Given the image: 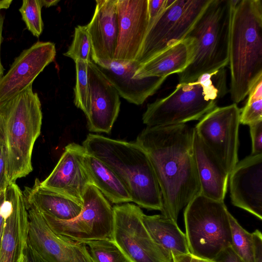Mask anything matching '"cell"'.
<instances>
[{
	"mask_svg": "<svg viewBox=\"0 0 262 262\" xmlns=\"http://www.w3.org/2000/svg\"><path fill=\"white\" fill-rule=\"evenodd\" d=\"M193 134L186 124L146 126L136 141L147 153L158 181L161 214L177 223L180 211L200 193Z\"/></svg>",
	"mask_w": 262,
	"mask_h": 262,
	"instance_id": "obj_1",
	"label": "cell"
},
{
	"mask_svg": "<svg viewBox=\"0 0 262 262\" xmlns=\"http://www.w3.org/2000/svg\"><path fill=\"white\" fill-rule=\"evenodd\" d=\"M82 146L87 154L116 173L133 202L148 210L162 211V195L156 176L147 153L137 142L89 134Z\"/></svg>",
	"mask_w": 262,
	"mask_h": 262,
	"instance_id": "obj_2",
	"label": "cell"
},
{
	"mask_svg": "<svg viewBox=\"0 0 262 262\" xmlns=\"http://www.w3.org/2000/svg\"><path fill=\"white\" fill-rule=\"evenodd\" d=\"M229 47L231 99L243 101L262 75V3L260 0H230Z\"/></svg>",
	"mask_w": 262,
	"mask_h": 262,
	"instance_id": "obj_3",
	"label": "cell"
},
{
	"mask_svg": "<svg viewBox=\"0 0 262 262\" xmlns=\"http://www.w3.org/2000/svg\"><path fill=\"white\" fill-rule=\"evenodd\" d=\"M42 119L41 102L32 84L0 103V141L5 150L9 183L33 170L32 151Z\"/></svg>",
	"mask_w": 262,
	"mask_h": 262,
	"instance_id": "obj_4",
	"label": "cell"
},
{
	"mask_svg": "<svg viewBox=\"0 0 262 262\" xmlns=\"http://www.w3.org/2000/svg\"><path fill=\"white\" fill-rule=\"evenodd\" d=\"M228 92L225 68L204 74L194 81L179 83L168 95L148 104L143 122L156 127L200 120Z\"/></svg>",
	"mask_w": 262,
	"mask_h": 262,
	"instance_id": "obj_5",
	"label": "cell"
},
{
	"mask_svg": "<svg viewBox=\"0 0 262 262\" xmlns=\"http://www.w3.org/2000/svg\"><path fill=\"white\" fill-rule=\"evenodd\" d=\"M231 15L230 0H210L186 36L193 39L194 52L190 64L178 74L180 83L228 65Z\"/></svg>",
	"mask_w": 262,
	"mask_h": 262,
	"instance_id": "obj_6",
	"label": "cell"
},
{
	"mask_svg": "<svg viewBox=\"0 0 262 262\" xmlns=\"http://www.w3.org/2000/svg\"><path fill=\"white\" fill-rule=\"evenodd\" d=\"M229 213L224 201L201 193L187 205L184 212L185 235L192 255L213 261L231 247Z\"/></svg>",
	"mask_w": 262,
	"mask_h": 262,
	"instance_id": "obj_7",
	"label": "cell"
},
{
	"mask_svg": "<svg viewBox=\"0 0 262 262\" xmlns=\"http://www.w3.org/2000/svg\"><path fill=\"white\" fill-rule=\"evenodd\" d=\"M210 0H166L163 10L148 27L135 60L140 65L184 39Z\"/></svg>",
	"mask_w": 262,
	"mask_h": 262,
	"instance_id": "obj_8",
	"label": "cell"
},
{
	"mask_svg": "<svg viewBox=\"0 0 262 262\" xmlns=\"http://www.w3.org/2000/svg\"><path fill=\"white\" fill-rule=\"evenodd\" d=\"M80 213L74 219L60 220L41 213L51 229L56 234L85 243L95 240L112 241L113 208L93 184L86 188Z\"/></svg>",
	"mask_w": 262,
	"mask_h": 262,
	"instance_id": "obj_9",
	"label": "cell"
},
{
	"mask_svg": "<svg viewBox=\"0 0 262 262\" xmlns=\"http://www.w3.org/2000/svg\"><path fill=\"white\" fill-rule=\"evenodd\" d=\"M112 241L128 262H172L171 255L157 244L145 227L141 208L126 203L113 207Z\"/></svg>",
	"mask_w": 262,
	"mask_h": 262,
	"instance_id": "obj_10",
	"label": "cell"
},
{
	"mask_svg": "<svg viewBox=\"0 0 262 262\" xmlns=\"http://www.w3.org/2000/svg\"><path fill=\"white\" fill-rule=\"evenodd\" d=\"M241 109L237 104L215 107L204 115L194 129L229 173L238 161Z\"/></svg>",
	"mask_w": 262,
	"mask_h": 262,
	"instance_id": "obj_11",
	"label": "cell"
},
{
	"mask_svg": "<svg viewBox=\"0 0 262 262\" xmlns=\"http://www.w3.org/2000/svg\"><path fill=\"white\" fill-rule=\"evenodd\" d=\"M26 208L27 241L42 258L48 262H93L85 244L56 234L37 208Z\"/></svg>",
	"mask_w": 262,
	"mask_h": 262,
	"instance_id": "obj_12",
	"label": "cell"
},
{
	"mask_svg": "<svg viewBox=\"0 0 262 262\" xmlns=\"http://www.w3.org/2000/svg\"><path fill=\"white\" fill-rule=\"evenodd\" d=\"M55 45L38 41L14 59L0 79V103L14 97L33 82L56 56Z\"/></svg>",
	"mask_w": 262,
	"mask_h": 262,
	"instance_id": "obj_13",
	"label": "cell"
},
{
	"mask_svg": "<svg viewBox=\"0 0 262 262\" xmlns=\"http://www.w3.org/2000/svg\"><path fill=\"white\" fill-rule=\"evenodd\" d=\"M118 36L114 61L136 59L149 25L148 0H117Z\"/></svg>",
	"mask_w": 262,
	"mask_h": 262,
	"instance_id": "obj_14",
	"label": "cell"
},
{
	"mask_svg": "<svg viewBox=\"0 0 262 262\" xmlns=\"http://www.w3.org/2000/svg\"><path fill=\"white\" fill-rule=\"evenodd\" d=\"M232 204L262 219V154L238 161L229 173Z\"/></svg>",
	"mask_w": 262,
	"mask_h": 262,
	"instance_id": "obj_15",
	"label": "cell"
},
{
	"mask_svg": "<svg viewBox=\"0 0 262 262\" xmlns=\"http://www.w3.org/2000/svg\"><path fill=\"white\" fill-rule=\"evenodd\" d=\"M90 112L86 118L88 129L110 134L120 111V96L115 88L92 60L88 62Z\"/></svg>",
	"mask_w": 262,
	"mask_h": 262,
	"instance_id": "obj_16",
	"label": "cell"
},
{
	"mask_svg": "<svg viewBox=\"0 0 262 262\" xmlns=\"http://www.w3.org/2000/svg\"><path fill=\"white\" fill-rule=\"evenodd\" d=\"M7 211L0 248V262H19L27 239L28 215L24 196L15 182L5 189Z\"/></svg>",
	"mask_w": 262,
	"mask_h": 262,
	"instance_id": "obj_17",
	"label": "cell"
},
{
	"mask_svg": "<svg viewBox=\"0 0 262 262\" xmlns=\"http://www.w3.org/2000/svg\"><path fill=\"white\" fill-rule=\"evenodd\" d=\"M85 151L82 145H67L57 164L41 185L81 203L87 186L92 184L83 163Z\"/></svg>",
	"mask_w": 262,
	"mask_h": 262,
	"instance_id": "obj_18",
	"label": "cell"
},
{
	"mask_svg": "<svg viewBox=\"0 0 262 262\" xmlns=\"http://www.w3.org/2000/svg\"><path fill=\"white\" fill-rule=\"evenodd\" d=\"M117 0H97L94 15L86 25L91 46L92 60L98 67L114 60L118 36Z\"/></svg>",
	"mask_w": 262,
	"mask_h": 262,
	"instance_id": "obj_19",
	"label": "cell"
},
{
	"mask_svg": "<svg viewBox=\"0 0 262 262\" xmlns=\"http://www.w3.org/2000/svg\"><path fill=\"white\" fill-rule=\"evenodd\" d=\"M140 66L134 60L125 62L113 61L105 67H98L120 96L131 103L140 105L153 95L166 79L159 77L134 78Z\"/></svg>",
	"mask_w": 262,
	"mask_h": 262,
	"instance_id": "obj_20",
	"label": "cell"
},
{
	"mask_svg": "<svg viewBox=\"0 0 262 262\" xmlns=\"http://www.w3.org/2000/svg\"><path fill=\"white\" fill-rule=\"evenodd\" d=\"M193 149L200 185V193L213 200L224 201L229 173L203 142L194 129Z\"/></svg>",
	"mask_w": 262,
	"mask_h": 262,
	"instance_id": "obj_21",
	"label": "cell"
},
{
	"mask_svg": "<svg viewBox=\"0 0 262 262\" xmlns=\"http://www.w3.org/2000/svg\"><path fill=\"white\" fill-rule=\"evenodd\" d=\"M194 52L193 39L186 37L158 54L141 64L134 78H166L173 74H180L191 62Z\"/></svg>",
	"mask_w": 262,
	"mask_h": 262,
	"instance_id": "obj_22",
	"label": "cell"
},
{
	"mask_svg": "<svg viewBox=\"0 0 262 262\" xmlns=\"http://www.w3.org/2000/svg\"><path fill=\"white\" fill-rule=\"evenodd\" d=\"M26 206H33L40 212L55 219L69 221L81 212L82 203L65 194L42 186L36 179L32 187L23 192Z\"/></svg>",
	"mask_w": 262,
	"mask_h": 262,
	"instance_id": "obj_23",
	"label": "cell"
},
{
	"mask_svg": "<svg viewBox=\"0 0 262 262\" xmlns=\"http://www.w3.org/2000/svg\"><path fill=\"white\" fill-rule=\"evenodd\" d=\"M142 221L155 242L171 255L190 253L185 233L177 222L162 214L143 213Z\"/></svg>",
	"mask_w": 262,
	"mask_h": 262,
	"instance_id": "obj_24",
	"label": "cell"
},
{
	"mask_svg": "<svg viewBox=\"0 0 262 262\" xmlns=\"http://www.w3.org/2000/svg\"><path fill=\"white\" fill-rule=\"evenodd\" d=\"M83 163L92 184L110 202L114 204L132 202L121 181L106 164L86 152Z\"/></svg>",
	"mask_w": 262,
	"mask_h": 262,
	"instance_id": "obj_25",
	"label": "cell"
},
{
	"mask_svg": "<svg viewBox=\"0 0 262 262\" xmlns=\"http://www.w3.org/2000/svg\"><path fill=\"white\" fill-rule=\"evenodd\" d=\"M229 218L231 234V248L243 262H253L252 233L243 228L230 212Z\"/></svg>",
	"mask_w": 262,
	"mask_h": 262,
	"instance_id": "obj_26",
	"label": "cell"
},
{
	"mask_svg": "<svg viewBox=\"0 0 262 262\" xmlns=\"http://www.w3.org/2000/svg\"><path fill=\"white\" fill-rule=\"evenodd\" d=\"M247 96L246 103L241 110L240 123L249 126L262 121V75L254 81Z\"/></svg>",
	"mask_w": 262,
	"mask_h": 262,
	"instance_id": "obj_27",
	"label": "cell"
},
{
	"mask_svg": "<svg viewBox=\"0 0 262 262\" xmlns=\"http://www.w3.org/2000/svg\"><path fill=\"white\" fill-rule=\"evenodd\" d=\"M76 81L74 88V104L83 111L86 118L90 112V96L88 67V62L76 60Z\"/></svg>",
	"mask_w": 262,
	"mask_h": 262,
	"instance_id": "obj_28",
	"label": "cell"
},
{
	"mask_svg": "<svg viewBox=\"0 0 262 262\" xmlns=\"http://www.w3.org/2000/svg\"><path fill=\"white\" fill-rule=\"evenodd\" d=\"M85 244L93 262H128L112 241L95 240Z\"/></svg>",
	"mask_w": 262,
	"mask_h": 262,
	"instance_id": "obj_29",
	"label": "cell"
},
{
	"mask_svg": "<svg viewBox=\"0 0 262 262\" xmlns=\"http://www.w3.org/2000/svg\"><path fill=\"white\" fill-rule=\"evenodd\" d=\"M92 46L86 26L78 25L75 28L72 42L65 56L88 62L91 60Z\"/></svg>",
	"mask_w": 262,
	"mask_h": 262,
	"instance_id": "obj_30",
	"label": "cell"
},
{
	"mask_svg": "<svg viewBox=\"0 0 262 262\" xmlns=\"http://www.w3.org/2000/svg\"><path fill=\"white\" fill-rule=\"evenodd\" d=\"M42 7L40 0H23L19 9L27 29L37 37H39L43 31Z\"/></svg>",
	"mask_w": 262,
	"mask_h": 262,
	"instance_id": "obj_31",
	"label": "cell"
},
{
	"mask_svg": "<svg viewBox=\"0 0 262 262\" xmlns=\"http://www.w3.org/2000/svg\"><path fill=\"white\" fill-rule=\"evenodd\" d=\"M249 127L252 141L251 155L262 154V121Z\"/></svg>",
	"mask_w": 262,
	"mask_h": 262,
	"instance_id": "obj_32",
	"label": "cell"
},
{
	"mask_svg": "<svg viewBox=\"0 0 262 262\" xmlns=\"http://www.w3.org/2000/svg\"><path fill=\"white\" fill-rule=\"evenodd\" d=\"M9 183L5 150L0 141V193L6 189Z\"/></svg>",
	"mask_w": 262,
	"mask_h": 262,
	"instance_id": "obj_33",
	"label": "cell"
},
{
	"mask_svg": "<svg viewBox=\"0 0 262 262\" xmlns=\"http://www.w3.org/2000/svg\"><path fill=\"white\" fill-rule=\"evenodd\" d=\"M166 2V0H148V27L163 10L165 6Z\"/></svg>",
	"mask_w": 262,
	"mask_h": 262,
	"instance_id": "obj_34",
	"label": "cell"
},
{
	"mask_svg": "<svg viewBox=\"0 0 262 262\" xmlns=\"http://www.w3.org/2000/svg\"><path fill=\"white\" fill-rule=\"evenodd\" d=\"M22 257L24 262H48L34 250L27 239L23 249Z\"/></svg>",
	"mask_w": 262,
	"mask_h": 262,
	"instance_id": "obj_35",
	"label": "cell"
},
{
	"mask_svg": "<svg viewBox=\"0 0 262 262\" xmlns=\"http://www.w3.org/2000/svg\"><path fill=\"white\" fill-rule=\"evenodd\" d=\"M252 233L254 245L253 262H262V234L256 229Z\"/></svg>",
	"mask_w": 262,
	"mask_h": 262,
	"instance_id": "obj_36",
	"label": "cell"
},
{
	"mask_svg": "<svg viewBox=\"0 0 262 262\" xmlns=\"http://www.w3.org/2000/svg\"><path fill=\"white\" fill-rule=\"evenodd\" d=\"M7 211L5 190L0 193V248L4 232L5 220Z\"/></svg>",
	"mask_w": 262,
	"mask_h": 262,
	"instance_id": "obj_37",
	"label": "cell"
},
{
	"mask_svg": "<svg viewBox=\"0 0 262 262\" xmlns=\"http://www.w3.org/2000/svg\"><path fill=\"white\" fill-rule=\"evenodd\" d=\"M213 262H243L231 247L224 250Z\"/></svg>",
	"mask_w": 262,
	"mask_h": 262,
	"instance_id": "obj_38",
	"label": "cell"
},
{
	"mask_svg": "<svg viewBox=\"0 0 262 262\" xmlns=\"http://www.w3.org/2000/svg\"><path fill=\"white\" fill-rule=\"evenodd\" d=\"M172 262H200V259L190 253L186 254L171 255Z\"/></svg>",
	"mask_w": 262,
	"mask_h": 262,
	"instance_id": "obj_39",
	"label": "cell"
},
{
	"mask_svg": "<svg viewBox=\"0 0 262 262\" xmlns=\"http://www.w3.org/2000/svg\"><path fill=\"white\" fill-rule=\"evenodd\" d=\"M4 22V16L0 13V79L4 76V68L3 66L1 61V45L3 39L2 33H3V25Z\"/></svg>",
	"mask_w": 262,
	"mask_h": 262,
	"instance_id": "obj_40",
	"label": "cell"
},
{
	"mask_svg": "<svg viewBox=\"0 0 262 262\" xmlns=\"http://www.w3.org/2000/svg\"><path fill=\"white\" fill-rule=\"evenodd\" d=\"M42 7L47 8L55 6L59 2V0H40Z\"/></svg>",
	"mask_w": 262,
	"mask_h": 262,
	"instance_id": "obj_41",
	"label": "cell"
},
{
	"mask_svg": "<svg viewBox=\"0 0 262 262\" xmlns=\"http://www.w3.org/2000/svg\"><path fill=\"white\" fill-rule=\"evenodd\" d=\"M12 2V0H0V12L2 9H8L10 7Z\"/></svg>",
	"mask_w": 262,
	"mask_h": 262,
	"instance_id": "obj_42",
	"label": "cell"
},
{
	"mask_svg": "<svg viewBox=\"0 0 262 262\" xmlns=\"http://www.w3.org/2000/svg\"><path fill=\"white\" fill-rule=\"evenodd\" d=\"M200 262H213V261H208V260H203V259H200Z\"/></svg>",
	"mask_w": 262,
	"mask_h": 262,
	"instance_id": "obj_43",
	"label": "cell"
},
{
	"mask_svg": "<svg viewBox=\"0 0 262 262\" xmlns=\"http://www.w3.org/2000/svg\"><path fill=\"white\" fill-rule=\"evenodd\" d=\"M19 262H24L22 257H21Z\"/></svg>",
	"mask_w": 262,
	"mask_h": 262,
	"instance_id": "obj_44",
	"label": "cell"
}]
</instances>
